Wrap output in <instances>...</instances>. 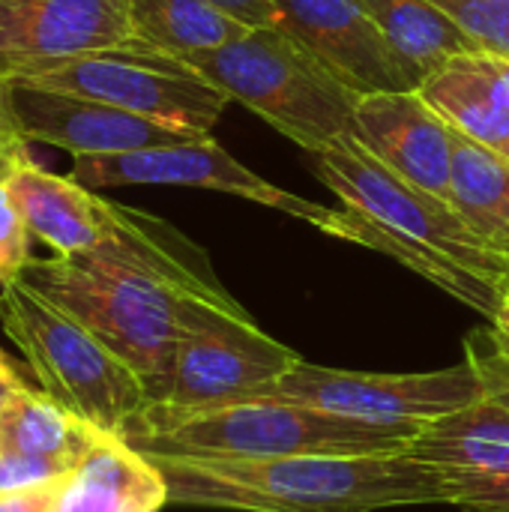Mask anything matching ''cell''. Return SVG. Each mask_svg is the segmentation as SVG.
<instances>
[{
	"label": "cell",
	"mask_w": 509,
	"mask_h": 512,
	"mask_svg": "<svg viewBox=\"0 0 509 512\" xmlns=\"http://www.w3.org/2000/svg\"><path fill=\"white\" fill-rule=\"evenodd\" d=\"M9 192L30 237L45 243L54 255L96 252L105 243L111 201L75 183L72 177H60L36 162H24L12 174Z\"/></svg>",
	"instance_id": "obj_18"
},
{
	"label": "cell",
	"mask_w": 509,
	"mask_h": 512,
	"mask_svg": "<svg viewBox=\"0 0 509 512\" xmlns=\"http://www.w3.org/2000/svg\"><path fill=\"white\" fill-rule=\"evenodd\" d=\"M18 279L111 348L141 378L150 405L165 393L189 300H231L204 249L117 201L96 252L30 258Z\"/></svg>",
	"instance_id": "obj_1"
},
{
	"label": "cell",
	"mask_w": 509,
	"mask_h": 512,
	"mask_svg": "<svg viewBox=\"0 0 509 512\" xmlns=\"http://www.w3.org/2000/svg\"><path fill=\"white\" fill-rule=\"evenodd\" d=\"M489 246H492V249L498 252V258H501V267H504V276H507V288H509V231H504L501 237H495Z\"/></svg>",
	"instance_id": "obj_33"
},
{
	"label": "cell",
	"mask_w": 509,
	"mask_h": 512,
	"mask_svg": "<svg viewBox=\"0 0 509 512\" xmlns=\"http://www.w3.org/2000/svg\"><path fill=\"white\" fill-rule=\"evenodd\" d=\"M279 27L327 63L351 90H414L363 0H273Z\"/></svg>",
	"instance_id": "obj_14"
},
{
	"label": "cell",
	"mask_w": 509,
	"mask_h": 512,
	"mask_svg": "<svg viewBox=\"0 0 509 512\" xmlns=\"http://www.w3.org/2000/svg\"><path fill=\"white\" fill-rule=\"evenodd\" d=\"M312 171L327 189L339 195L342 204L366 213L393 234L420 240L456 258L459 264L507 285L498 252L462 219V213L447 198L405 180L381 159H375L357 138H342L333 147L315 150Z\"/></svg>",
	"instance_id": "obj_8"
},
{
	"label": "cell",
	"mask_w": 509,
	"mask_h": 512,
	"mask_svg": "<svg viewBox=\"0 0 509 512\" xmlns=\"http://www.w3.org/2000/svg\"><path fill=\"white\" fill-rule=\"evenodd\" d=\"M69 468L48 462V459H33V456H15V453H0V495L9 492H24L33 486L54 483L66 474Z\"/></svg>",
	"instance_id": "obj_27"
},
{
	"label": "cell",
	"mask_w": 509,
	"mask_h": 512,
	"mask_svg": "<svg viewBox=\"0 0 509 512\" xmlns=\"http://www.w3.org/2000/svg\"><path fill=\"white\" fill-rule=\"evenodd\" d=\"M54 489H57V480L45 483V486L24 489V492L0 495V512H48L51 501H54Z\"/></svg>",
	"instance_id": "obj_30"
},
{
	"label": "cell",
	"mask_w": 509,
	"mask_h": 512,
	"mask_svg": "<svg viewBox=\"0 0 509 512\" xmlns=\"http://www.w3.org/2000/svg\"><path fill=\"white\" fill-rule=\"evenodd\" d=\"M402 456L429 468L453 507L509 512V411L489 396L423 423Z\"/></svg>",
	"instance_id": "obj_11"
},
{
	"label": "cell",
	"mask_w": 509,
	"mask_h": 512,
	"mask_svg": "<svg viewBox=\"0 0 509 512\" xmlns=\"http://www.w3.org/2000/svg\"><path fill=\"white\" fill-rule=\"evenodd\" d=\"M30 231L18 204L9 192V183H0V288L15 282L30 261Z\"/></svg>",
	"instance_id": "obj_26"
},
{
	"label": "cell",
	"mask_w": 509,
	"mask_h": 512,
	"mask_svg": "<svg viewBox=\"0 0 509 512\" xmlns=\"http://www.w3.org/2000/svg\"><path fill=\"white\" fill-rule=\"evenodd\" d=\"M186 63L309 153L354 138L360 93L279 24L246 30Z\"/></svg>",
	"instance_id": "obj_4"
},
{
	"label": "cell",
	"mask_w": 509,
	"mask_h": 512,
	"mask_svg": "<svg viewBox=\"0 0 509 512\" xmlns=\"http://www.w3.org/2000/svg\"><path fill=\"white\" fill-rule=\"evenodd\" d=\"M483 396V384L468 360L453 369L408 375L348 372L300 360L273 390V399L375 426H423L462 411Z\"/></svg>",
	"instance_id": "obj_9"
},
{
	"label": "cell",
	"mask_w": 509,
	"mask_h": 512,
	"mask_svg": "<svg viewBox=\"0 0 509 512\" xmlns=\"http://www.w3.org/2000/svg\"><path fill=\"white\" fill-rule=\"evenodd\" d=\"M102 432L45 396L39 387L18 390L0 408V453L48 459L72 468Z\"/></svg>",
	"instance_id": "obj_21"
},
{
	"label": "cell",
	"mask_w": 509,
	"mask_h": 512,
	"mask_svg": "<svg viewBox=\"0 0 509 512\" xmlns=\"http://www.w3.org/2000/svg\"><path fill=\"white\" fill-rule=\"evenodd\" d=\"M216 9H222L225 15H231L234 21L246 24V27H270L279 21L273 0H207Z\"/></svg>",
	"instance_id": "obj_28"
},
{
	"label": "cell",
	"mask_w": 509,
	"mask_h": 512,
	"mask_svg": "<svg viewBox=\"0 0 509 512\" xmlns=\"http://www.w3.org/2000/svg\"><path fill=\"white\" fill-rule=\"evenodd\" d=\"M132 36L177 57L222 48L240 39L246 24L234 21L207 0H126Z\"/></svg>",
	"instance_id": "obj_22"
},
{
	"label": "cell",
	"mask_w": 509,
	"mask_h": 512,
	"mask_svg": "<svg viewBox=\"0 0 509 512\" xmlns=\"http://www.w3.org/2000/svg\"><path fill=\"white\" fill-rule=\"evenodd\" d=\"M0 156L18 159V162H33L30 156V141L18 132L15 117L6 102V81L0 78Z\"/></svg>",
	"instance_id": "obj_29"
},
{
	"label": "cell",
	"mask_w": 509,
	"mask_h": 512,
	"mask_svg": "<svg viewBox=\"0 0 509 512\" xmlns=\"http://www.w3.org/2000/svg\"><path fill=\"white\" fill-rule=\"evenodd\" d=\"M324 234H333L339 240L384 252L390 258H396L399 264H405L408 270H414L417 276L429 279L432 285H438L441 291H447L450 297L462 300L465 306H471L474 312H480L486 321H492L507 297V285L459 264L456 258L420 243V240H408L402 234H393L390 228L378 225L375 219H369L366 213L342 204V207H330V216L321 228Z\"/></svg>",
	"instance_id": "obj_19"
},
{
	"label": "cell",
	"mask_w": 509,
	"mask_h": 512,
	"mask_svg": "<svg viewBox=\"0 0 509 512\" xmlns=\"http://www.w3.org/2000/svg\"><path fill=\"white\" fill-rule=\"evenodd\" d=\"M153 462V459H150ZM171 504L240 512H378L450 504L444 483L402 453L288 459H156Z\"/></svg>",
	"instance_id": "obj_2"
},
{
	"label": "cell",
	"mask_w": 509,
	"mask_h": 512,
	"mask_svg": "<svg viewBox=\"0 0 509 512\" xmlns=\"http://www.w3.org/2000/svg\"><path fill=\"white\" fill-rule=\"evenodd\" d=\"M0 327L45 396L105 435H126L147 411L141 378L81 321L15 279L0 288Z\"/></svg>",
	"instance_id": "obj_5"
},
{
	"label": "cell",
	"mask_w": 509,
	"mask_h": 512,
	"mask_svg": "<svg viewBox=\"0 0 509 512\" xmlns=\"http://www.w3.org/2000/svg\"><path fill=\"white\" fill-rule=\"evenodd\" d=\"M6 102L18 132L30 144H48L69 156L126 153L162 144H186L210 135L165 126L159 120L123 111L117 105L30 84L24 78L6 81Z\"/></svg>",
	"instance_id": "obj_12"
},
{
	"label": "cell",
	"mask_w": 509,
	"mask_h": 512,
	"mask_svg": "<svg viewBox=\"0 0 509 512\" xmlns=\"http://www.w3.org/2000/svg\"><path fill=\"white\" fill-rule=\"evenodd\" d=\"M492 324V330H495V336H498V342L504 345L509 351V294L504 297V303H501V309H498V315L489 321Z\"/></svg>",
	"instance_id": "obj_32"
},
{
	"label": "cell",
	"mask_w": 509,
	"mask_h": 512,
	"mask_svg": "<svg viewBox=\"0 0 509 512\" xmlns=\"http://www.w3.org/2000/svg\"><path fill=\"white\" fill-rule=\"evenodd\" d=\"M135 39L126 0H0V78Z\"/></svg>",
	"instance_id": "obj_13"
},
{
	"label": "cell",
	"mask_w": 509,
	"mask_h": 512,
	"mask_svg": "<svg viewBox=\"0 0 509 512\" xmlns=\"http://www.w3.org/2000/svg\"><path fill=\"white\" fill-rule=\"evenodd\" d=\"M420 426H375L261 399L207 411L147 408L123 435L147 459H288L402 453Z\"/></svg>",
	"instance_id": "obj_3"
},
{
	"label": "cell",
	"mask_w": 509,
	"mask_h": 512,
	"mask_svg": "<svg viewBox=\"0 0 509 512\" xmlns=\"http://www.w3.org/2000/svg\"><path fill=\"white\" fill-rule=\"evenodd\" d=\"M24 81L90 96L195 135H210L231 102L183 57L138 39L54 63Z\"/></svg>",
	"instance_id": "obj_7"
},
{
	"label": "cell",
	"mask_w": 509,
	"mask_h": 512,
	"mask_svg": "<svg viewBox=\"0 0 509 512\" xmlns=\"http://www.w3.org/2000/svg\"><path fill=\"white\" fill-rule=\"evenodd\" d=\"M483 51L509 57V0H432Z\"/></svg>",
	"instance_id": "obj_24"
},
{
	"label": "cell",
	"mask_w": 509,
	"mask_h": 512,
	"mask_svg": "<svg viewBox=\"0 0 509 512\" xmlns=\"http://www.w3.org/2000/svg\"><path fill=\"white\" fill-rule=\"evenodd\" d=\"M354 138L405 180L450 201L453 129L417 90L360 96Z\"/></svg>",
	"instance_id": "obj_15"
},
{
	"label": "cell",
	"mask_w": 509,
	"mask_h": 512,
	"mask_svg": "<svg viewBox=\"0 0 509 512\" xmlns=\"http://www.w3.org/2000/svg\"><path fill=\"white\" fill-rule=\"evenodd\" d=\"M168 504L162 471L126 438L102 432L57 480L48 512H159Z\"/></svg>",
	"instance_id": "obj_16"
},
{
	"label": "cell",
	"mask_w": 509,
	"mask_h": 512,
	"mask_svg": "<svg viewBox=\"0 0 509 512\" xmlns=\"http://www.w3.org/2000/svg\"><path fill=\"white\" fill-rule=\"evenodd\" d=\"M21 165H24V162H18V159L0 156V183H9V180H12V174H15Z\"/></svg>",
	"instance_id": "obj_34"
},
{
	"label": "cell",
	"mask_w": 509,
	"mask_h": 512,
	"mask_svg": "<svg viewBox=\"0 0 509 512\" xmlns=\"http://www.w3.org/2000/svg\"><path fill=\"white\" fill-rule=\"evenodd\" d=\"M381 36L396 54L408 84L417 90L450 57L480 45L432 0H363Z\"/></svg>",
	"instance_id": "obj_20"
},
{
	"label": "cell",
	"mask_w": 509,
	"mask_h": 512,
	"mask_svg": "<svg viewBox=\"0 0 509 512\" xmlns=\"http://www.w3.org/2000/svg\"><path fill=\"white\" fill-rule=\"evenodd\" d=\"M465 360L474 366V372L483 384V393L509 411V351L498 342L492 324L468 333Z\"/></svg>",
	"instance_id": "obj_25"
},
{
	"label": "cell",
	"mask_w": 509,
	"mask_h": 512,
	"mask_svg": "<svg viewBox=\"0 0 509 512\" xmlns=\"http://www.w3.org/2000/svg\"><path fill=\"white\" fill-rule=\"evenodd\" d=\"M303 357L267 336L231 297H192L165 393L150 408L207 411L273 399L285 372Z\"/></svg>",
	"instance_id": "obj_6"
},
{
	"label": "cell",
	"mask_w": 509,
	"mask_h": 512,
	"mask_svg": "<svg viewBox=\"0 0 509 512\" xmlns=\"http://www.w3.org/2000/svg\"><path fill=\"white\" fill-rule=\"evenodd\" d=\"M417 93L456 132L509 159V57L483 48L456 54Z\"/></svg>",
	"instance_id": "obj_17"
},
{
	"label": "cell",
	"mask_w": 509,
	"mask_h": 512,
	"mask_svg": "<svg viewBox=\"0 0 509 512\" xmlns=\"http://www.w3.org/2000/svg\"><path fill=\"white\" fill-rule=\"evenodd\" d=\"M450 204L486 243L509 231V159L456 129Z\"/></svg>",
	"instance_id": "obj_23"
},
{
	"label": "cell",
	"mask_w": 509,
	"mask_h": 512,
	"mask_svg": "<svg viewBox=\"0 0 509 512\" xmlns=\"http://www.w3.org/2000/svg\"><path fill=\"white\" fill-rule=\"evenodd\" d=\"M30 369L15 363L6 351H0V408L18 393V390H27V387H39L36 381H30Z\"/></svg>",
	"instance_id": "obj_31"
},
{
	"label": "cell",
	"mask_w": 509,
	"mask_h": 512,
	"mask_svg": "<svg viewBox=\"0 0 509 512\" xmlns=\"http://www.w3.org/2000/svg\"><path fill=\"white\" fill-rule=\"evenodd\" d=\"M69 177L93 192L117 189V186H189V189L225 192L282 210L285 216L303 219L318 231L330 216V207L297 198L267 183L252 168L240 165L213 135L201 141L162 144V147H144L126 153L72 156Z\"/></svg>",
	"instance_id": "obj_10"
}]
</instances>
